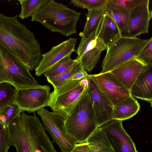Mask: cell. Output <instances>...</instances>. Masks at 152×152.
Wrapping results in <instances>:
<instances>
[{"label":"cell","instance_id":"15","mask_svg":"<svg viewBox=\"0 0 152 152\" xmlns=\"http://www.w3.org/2000/svg\"><path fill=\"white\" fill-rule=\"evenodd\" d=\"M77 42V39L70 37L42 54L41 60L35 70V75H41L60 61L76 51L75 48Z\"/></svg>","mask_w":152,"mask_h":152},{"label":"cell","instance_id":"32","mask_svg":"<svg viewBox=\"0 0 152 152\" xmlns=\"http://www.w3.org/2000/svg\"><path fill=\"white\" fill-rule=\"evenodd\" d=\"M71 152H91L86 142L78 143Z\"/></svg>","mask_w":152,"mask_h":152},{"label":"cell","instance_id":"34","mask_svg":"<svg viewBox=\"0 0 152 152\" xmlns=\"http://www.w3.org/2000/svg\"><path fill=\"white\" fill-rule=\"evenodd\" d=\"M90 79V75L89 77L80 80V85L85 88H88L89 84Z\"/></svg>","mask_w":152,"mask_h":152},{"label":"cell","instance_id":"21","mask_svg":"<svg viewBox=\"0 0 152 152\" xmlns=\"http://www.w3.org/2000/svg\"><path fill=\"white\" fill-rule=\"evenodd\" d=\"M86 142L91 152H114L105 132L101 127L96 129Z\"/></svg>","mask_w":152,"mask_h":152},{"label":"cell","instance_id":"18","mask_svg":"<svg viewBox=\"0 0 152 152\" xmlns=\"http://www.w3.org/2000/svg\"><path fill=\"white\" fill-rule=\"evenodd\" d=\"M121 36L120 28L105 12L98 30L97 38L108 48Z\"/></svg>","mask_w":152,"mask_h":152},{"label":"cell","instance_id":"4","mask_svg":"<svg viewBox=\"0 0 152 152\" xmlns=\"http://www.w3.org/2000/svg\"><path fill=\"white\" fill-rule=\"evenodd\" d=\"M64 126L68 134L79 143L86 142L99 128L87 91L65 119Z\"/></svg>","mask_w":152,"mask_h":152},{"label":"cell","instance_id":"25","mask_svg":"<svg viewBox=\"0 0 152 152\" xmlns=\"http://www.w3.org/2000/svg\"><path fill=\"white\" fill-rule=\"evenodd\" d=\"M70 56L64 58L44 74L46 77H51L59 75L66 71L76 61L74 59H72Z\"/></svg>","mask_w":152,"mask_h":152},{"label":"cell","instance_id":"14","mask_svg":"<svg viewBox=\"0 0 152 152\" xmlns=\"http://www.w3.org/2000/svg\"><path fill=\"white\" fill-rule=\"evenodd\" d=\"M98 127L113 119L114 106L101 92L90 75L87 89Z\"/></svg>","mask_w":152,"mask_h":152},{"label":"cell","instance_id":"19","mask_svg":"<svg viewBox=\"0 0 152 152\" xmlns=\"http://www.w3.org/2000/svg\"><path fill=\"white\" fill-rule=\"evenodd\" d=\"M140 108L137 100L131 96L114 106L113 119L123 121L129 119L136 115Z\"/></svg>","mask_w":152,"mask_h":152},{"label":"cell","instance_id":"8","mask_svg":"<svg viewBox=\"0 0 152 152\" xmlns=\"http://www.w3.org/2000/svg\"><path fill=\"white\" fill-rule=\"evenodd\" d=\"M37 113L41 118L45 129L52 137L53 142L59 146L61 152H71L79 143L67 133L65 119L44 108Z\"/></svg>","mask_w":152,"mask_h":152},{"label":"cell","instance_id":"30","mask_svg":"<svg viewBox=\"0 0 152 152\" xmlns=\"http://www.w3.org/2000/svg\"><path fill=\"white\" fill-rule=\"evenodd\" d=\"M137 57L147 65L152 64V37L148 39L147 43Z\"/></svg>","mask_w":152,"mask_h":152},{"label":"cell","instance_id":"1","mask_svg":"<svg viewBox=\"0 0 152 152\" xmlns=\"http://www.w3.org/2000/svg\"><path fill=\"white\" fill-rule=\"evenodd\" d=\"M17 15L0 13V46L26 65L35 70L42 59L40 44L34 33L21 23Z\"/></svg>","mask_w":152,"mask_h":152},{"label":"cell","instance_id":"6","mask_svg":"<svg viewBox=\"0 0 152 152\" xmlns=\"http://www.w3.org/2000/svg\"><path fill=\"white\" fill-rule=\"evenodd\" d=\"M148 41V39L121 36L107 49L100 73L110 72L125 62L138 57Z\"/></svg>","mask_w":152,"mask_h":152},{"label":"cell","instance_id":"9","mask_svg":"<svg viewBox=\"0 0 152 152\" xmlns=\"http://www.w3.org/2000/svg\"><path fill=\"white\" fill-rule=\"evenodd\" d=\"M50 91V88L48 85L17 89L14 102L22 112L26 111L29 113H34L48 106Z\"/></svg>","mask_w":152,"mask_h":152},{"label":"cell","instance_id":"3","mask_svg":"<svg viewBox=\"0 0 152 152\" xmlns=\"http://www.w3.org/2000/svg\"><path fill=\"white\" fill-rule=\"evenodd\" d=\"M81 14L62 3L49 0L31 17V20L68 37L77 33L76 26Z\"/></svg>","mask_w":152,"mask_h":152},{"label":"cell","instance_id":"17","mask_svg":"<svg viewBox=\"0 0 152 152\" xmlns=\"http://www.w3.org/2000/svg\"><path fill=\"white\" fill-rule=\"evenodd\" d=\"M130 92L134 98L152 101V64L143 68L132 86Z\"/></svg>","mask_w":152,"mask_h":152},{"label":"cell","instance_id":"27","mask_svg":"<svg viewBox=\"0 0 152 152\" xmlns=\"http://www.w3.org/2000/svg\"><path fill=\"white\" fill-rule=\"evenodd\" d=\"M21 112L19 106L15 102L0 107V115L6 119L7 127L15 119L20 115Z\"/></svg>","mask_w":152,"mask_h":152},{"label":"cell","instance_id":"11","mask_svg":"<svg viewBox=\"0 0 152 152\" xmlns=\"http://www.w3.org/2000/svg\"><path fill=\"white\" fill-rule=\"evenodd\" d=\"M90 75L114 106L131 96L130 91L111 72Z\"/></svg>","mask_w":152,"mask_h":152},{"label":"cell","instance_id":"28","mask_svg":"<svg viewBox=\"0 0 152 152\" xmlns=\"http://www.w3.org/2000/svg\"><path fill=\"white\" fill-rule=\"evenodd\" d=\"M107 0H71L70 3L77 7L88 10L105 6Z\"/></svg>","mask_w":152,"mask_h":152},{"label":"cell","instance_id":"22","mask_svg":"<svg viewBox=\"0 0 152 152\" xmlns=\"http://www.w3.org/2000/svg\"><path fill=\"white\" fill-rule=\"evenodd\" d=\"M146 0H107L106 9L118 10L129 14L134 9L142 5Z\"/></svg>","mask_w":152,"mask_h":152},{"label":"cell","instance_id":"5","mask_svg":"<svg viewBox=\"0 0 152 152\" xmlns=\"http://www.w3.org/2000/svg\"><path fill=\"white\" fill-rule=\"evenodd\" d=\"M29 70L26 65L0 46V83H8L17 90L41 86Z\"/></svg>","mask_w":152,"mask_h":152},{"label":"cell","instance_id":"7","mask_svg":"<svg viewBox=\"0 0 152 152\" xmlns=\"http://www.w3.org/2000/svg\"><path fill=\"white\" fill-rule=\"evenodd\" d=\"M80 80H71L62 85L54 87L48 106L56 115L65 119L88 88L82 86Z\"/></svg>","mask_w":152,"mask_h":152},{"label":"cell","instance_id":"35","mask_svg":"<svg viewBox=\"0 0 152 152\" xmlns=\"http://www.w3.org/2000/svg\"><path fill=\"white\" fill-rule=\"evenodd\" d=\"M150 16L151 19H152V9L150 11Z\"/></svg>","mask_w":152,"mask_h":152},{"label":"cell","instance_id":"10","mask_svg":"<svg viewBox=\"0 0 152 152\" xmlns=\"http://www.w3.org/2000/svg\"><path fill=\"white\" fill-rule=\"evenodd\" d=\"M97 32L92 33L87 38H81L76 52L75 59L79 61L86 71L93 70L98 62L102 52L107 47L96 37Z\"/></svg>","mask_w":152,"mask_h":152},{"label":"cell","instance_id":"26","mask_svg":"<svg viewBox=\"0 0 152 152\" xmlns=\"http://www.w3.org/2000/svg\"><path fill=\"white\" fill-rule=\"evenodd\" d=\"M6 83H0V107L14 102L17 91Z\"/></svg>","mask_w":152,"mask_h":152},{"label":"cell","instance_id":"2","mask_svg":"<svg viewBox=\"0 0 152 152\" xmlns=\"http://www.w3.org/2000/svg\"><path fill=\"white\" fill-rule=\"evenodd\" d=\"M8 128L10 146L17 152H57L35 113L29 115L23 112Z\"/></svg>","mask_w":152,"mask_h":152},{"label":"cell","instance_id":"23","mask_svg":"<svg viewBox=\"0 0 152 152\" xmlns=\"http://www.w3.org/2000/svg\"><path fill=\"white\" fill-rule=\"evenodd\" d=\"M83 69L80 62L76 61L66 71L56 76L47 77V80L53 88L58 87L70 81V78L73 75Z\"/></svg>","mask_w":152,"mask_h":152},{"label":"cell","instance_id":"33","mask_svg":"<svg viewBox=\"0 0 152 152\" xmlns=\"http://www.w3.org/2000/svg\"><path fill=\"white\" fill-rule=\"evenodd\" d=\"M90 75L86 71L83 69L81 71L73 75L70 78V80H80L82 79L89 77Z\"/></svg>","mask_w":152,"mask_h":152},{"label":"cell","instance_id":"20","mask_svg":"<svg viewBox=\"0 0 152 152\" xmlns=\"http://www.w3.org/2000/svg\"><path fill=\"white\" fill-rule=\"evenodd\" d=\"M106 9L105 6L88 10L83 31L79 34L82 38H87L92 33L98 31Z\"/></svg>","mask_w":152,"mask_h":152},{"label":"cell","instance_id":"36","mask_svg":"<svg viewBox=\"0 0 152 152\" xmlns=\"http://www.w3.org/2000/svg\"><path fill=\"white\" fill-rule=\"evenodd\" d=\"M150 105L152 107V101L150 102Z\"/></svg>","mask_w":152,"mask_h":152},{"label":"cell","instance_id":"16","mask_svg":"<svg viewBox=\"0 0 152 152\" xmlns=\"http://www.w3.org/2000/svg\"><path fill=\"white\" fill-rule=\"evenodd\" d=\"M146 65L136 57L125 62L110 72L130 91L137 77Z\"/></svg>","mask_w":152,"mask_h":152},{"label":"cell","instance_id":"24","mask_svg":"<svg viewBox=\"0 0 152 152\" xmlns=\"http://www.w3.org/2000/svg\"><path fill=\"white\" fill-rule=\"evenodd\" d=\"M49 0H18L21 11L18 17L22 20L31 17Z\"/></svg>","mask_w":152,"mask_h":152},{"label":"cell","instance_id":"12","mask_svg":"<svg viewBox=\"0 0 152 152\" xmlns=\"http://www.w3.org/2000/svg\"><path fill=\"white\" fill-rule=\"evenodd\" d=\"M122 121L113 119L100 127L105 132L114 152H138L133 140L124 129Z\"/></svg>","mask_w":152,"mask_h":152},{"label":"cell","instance_id":"29","mask_svg":"<svg viewBox=\"0 0 152 152\" xmlns=\"http://www.w3.org/2000/svg\"><path fill=\"white\" fill-rule=\"evenodd\" d=\"M105 12L116 23L121 31L128 21L129 14L114 9H106Z\"/></svg>","mask_w":152,"mask_h":152},{"label":"cell","instance_id":"31","mask_svg":"<svg viewBox=\"0 0 152 152\" xmlns=\"http://www.w3.org/2000/svg\"><path fill=\"white\" fill-rule=\"evenodd\" d=\"M10 147L8 127L0 123V152H7Z\"/></svg>","mask_w":152,"mask_h":152},{"label":"cell","instance_id":"13","mask_svg":"<svg viewBox=\"0 0 152 152\" xmlns=\"http://www.w3.org/2000/svg\"><path fill=\"white\" fill-rule=\"evenodd\" d=\"M149 0L134 9L129 14L128 21L121 30L122 36L136 37L149 33L150 11Z\"/></svg>","mask_w":152,"mask_h":152}]
</instances>
